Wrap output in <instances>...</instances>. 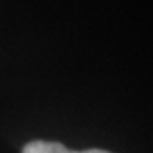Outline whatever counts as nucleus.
<instances>
[{"instance_id": "1", "label": "nucleus", "mask_w": 153, "mask_h": 153, "mask_svg": "<svg viewBox=\"0 0 153 153\" xmlns=\"http://www.w3.org/2000/svg\"><path fill=\"white\" fill-rule=\"evenodd\" d=\"M24 153H109L105 150H85V152H72L67 150L64 145H61L58 142H45V141H34L25 145Z\"/></svg>"}]
</instances>
